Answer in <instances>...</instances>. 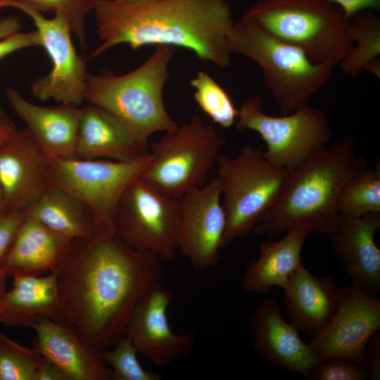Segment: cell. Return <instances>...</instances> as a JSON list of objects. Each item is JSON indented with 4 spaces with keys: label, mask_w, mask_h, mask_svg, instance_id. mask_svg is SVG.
Wrapping results in <instances>:
<instances>
[{
    "label": "cell",
    "mask_w": 380,
    "mask_h": 380,
    "mask_svg": "<svg viewBox=\"0 0 380 380\" xmlns=\"http://www.w3.org/2000/svg\"><path fill=\"white\" fill-rule=\"evenodd\" d=\"M243 19L336 66L353 46L350 15L330 0H259Z\"/></svg>",
    "instance_id": "obj_6"
},
{
    "label": "cell",
    "mask_w": 380,
    "mask_h": 380,
    "mask_svg": "<svg viewBox=\"0 0 380 380\" xmlns=\"http://www.w3.org/2000/svg\"><path fill=\"white\" fill-rule=\"evenodd\" d=\"M25 4L40 13L49 11L62 15L67 20L72 33L84 49L85 18L94 11L101 0H13Z\"/></svg>",
    "instance_id": "obj_32"
},
{
    "label": "cell",
    "mask_w": 380,
    "mask_h": 380,
    "mask_svg": "<svg viewBox=\"0 0 380 380\" xmlns=\"http://www.w3.org/2000/svg\"><path fill=\"white\" fill-rule=\"evenodd\" d=\"M6 214V202L3 188L0 183V217Z\"/></svg>",
    "instance_id": "obj_43"
},
{
    "label": "cell",
    "mask_w": 380,
    "mask_h": 380,
    "mask_svg": "<svg viewBox=\"0 0 380 380\" xmlns=\"http://www.w3.org/2000/svg\"><path fill=\"white\" fill-rule=\"evenodd\" d=\"M115 4L129 7V8H139L142 6L151 4L158 0H113Z\"/></svg>",
    "instance_id": "obj_40"
},
{
    "label": "cell",
    "mask_w": 380,
    "mask_h": 380,
    "mask_svg": "<svg viewBox=\"0 0 380 380\" xmlns=\"http://www.w3.org/2000/svg\"><path fill=\"white\" fill-rule=\"evenodd\" d=\"M8 6V0H0V9Z\"/></svg>",
    "instance_id": "obj_45"
},
{
    "label": "cell",
    "mask_w": 380,
    "mask_h": 380,
    "mask_svg": "<svg viewBox=\"0 0 380 380\" xmlns=\"http://www.w3.org/2000/svg\"><path fill=\"white\" fill-rule=\"evenodd\" d=\"M367 167L351 137L316 151L288 172L278 201L253 232L274 237L297 228L329 236L338 217L336 204L340 189L352 175Z\"/></svg>",
    "instance_id": "obj_3"
},
{
    "label": "cell",
    "mask_w": 380,
    "mask_h": 380,
    "mask_svg": "<svg viewBox=\"0 0 380 380\" xmlns=\"http://www.w3.org/2000/svg\"><path fill=\"white\" fill-rule=\"evenodd\" d=\"M179 202L177 251L198 272L214 267L219 260L227 227L218 178L215 176L203 185L189 190L179 198Z\"/></svg>",
    "instance_id": "obj_13"
},
{
    "label": "cell",
    "mask_w": 380,
    "mask_h": 380,
    "mask_svg": "<svg viewBox=\"0 0 380 380\" xmlns=\"http://www.w3.org/2000/svg\"><path fill=\"white\" fill-rule=\"evenodd\" d=\"M112 349L101 350V355L110 368L112 380H160V374L144 369L138 360L137 348L125 334Z\"/></svg>",
    "instance_id": "obj_31"
},
{
    "label": "cell",
    "mask_w": 380,
    "mask_h": 380,
    "mask_svg": "<svg viewBox=\"0 0 380 380\" xmlns=\"http://www.w3.org/2000/svg\"><path fill=\"white\" fill-rule=\"evenodd\" d=\"M379 227L380 213L359 217L338 214L329 235L346 277L373 297L380 293V250L374 241Z\"/></svg>",
    "instance_id": "obj_17"
},
{
    "label": "cell",
    "mask_w": 380,
    "mask_h": 380,
    "mask_svg": "<svg viewBox=\"0 0 380 380\" xmlns=\"http://www.w3.org/2000/svg\"><path fill=\"white\" fill-rule=\"evenodd\" d=\"M42 355L0 333V380H34Z\"/></svg>",
    "instance_id": "obj_30"
},
{
    "label": "cell",
    "mask_w": 380,
    "mask_h": 380,
    "mask_svg": "<svg viewBox=\"0 0 380 380\" xmlns=\"http://www.w3.org/2000/svg\"><path fill=\"white\" fill-rule=\"evenodd\" d=\"M48 157L28 130L15 129L0 144V183L6 213L25 211L47 189Z\"/></svg>",
    "instance_id": "obj_16"
},
{
    "label": "cell",
    "mask_w": 380,
    "mask_h": 380,
    "mask_svg": "<svg viewBox=\"0 0 380 380\" xmlns=\"http://www.w3.org/2000/svg\"><path fill=\"white\" fill-rule=\"evenodd\" d=\"M20 20L15 16H8L0 20V39L19 32Z\"/></svg>",
    "instance_id": "obj_39"
},
{
    "label": "cell",
    "mask_w": 380,
    "mask_h": 380,
    "mask_svg": "<svg viewBox=\"0 0 380 380\" xmlns=\"http://www.w3.org/2000/svg\"><path fill=\"white\" fill-rule=\"evenodd\" d=\"M6 95L13 110L47 157L75 158L80 112L78 106L61 103L55 106H39L13 89H8Z\"/></svg>",
    "instance_id": "obj_21"
},
{
    "label": "cell",
    "mask_w": 380,
    "mask_h": 380,
    "mask_svg": "<svg viewBox=\"0 0 380 380\" xmlns=\"http://www.w3.org/2000/svg\"><path fill=\"white\" fill-rule=\"evenodd\" d=\"M367 361L369 370V378L372 380L380 379V333L374 334L367 346Z\"/></svg>",
    "instance_id": "obj_36"
},
{
    "label": "cell",
    "mask_w": 380,
    "mask_h": 380,
    "mask_svg": "<svg viewBox=\"0 0 380 380\" xmlns=\"http://www.w3.org/2000/svg\"><path fill=\"white\" fill-rule=\"evenodd\" d=\"M373 10H362L350 15L353 46L338 64L346 75L355 77L367 65L379 59L380 18Z\"/></svg>",
    "instance_id": "obj_27"
},
{
    "label": "cell",
    "mask_w": 380,
    "mask_h": 380,
    "mask_svg": "<svg viewBox=\"0 0 380 380\" xmlns=\"http://www.w3.org/2000/svg\"><path fill=\"white\" fill-rule=\"evenodd\" d=\"M7 274L0 269V300L6 292V279Z\"/></svg>",
    "instance_id": "obj_42"
},
{
    "label": "cell",
    "mask_w": 380,
    "mask_h": 380,
    "mask_svg": "<svg viewBox=\"0 0 380 380\" xmlns=\"http://www.w3.org/2000/svg\"><path fill=\"white\" fill-rule=\"evenodd\" d=\"M253 349L264 359L286 371L305 378L318 362L309 343L281 315L280 305L265 298L253 311L250 319Z\"/></svg>",
    "instance_id": "obj_18"
},
{
    "label": "cell",
    "mask_w": 380,
    "mask_h": 380,
    "mask_svg": "<svg viewBox=\"0 0 380 380\" xmlns=\"http://www.w3.org/2000/svg\"><path fill=\"white\" fill-rule=\"evenodd\" d=\"M231 53L245 56L261 68L263 83L285 115L307 105L327 83L334 66L312 61L299 48L243 18L227 36Z\"/></svg>",
    "instance_id": "obj_5"
},
{
    "label": "cell",
    "mask_w": 380,
    "mask_h": 380,
    "mask_svg": "<svg viewBox=\"0 0 380 380\" xmlns=\"http://www.w3.org/2000/svg\"><path fill=\"white\" fill-rule=\"evenodd\" d=\"M15 129V125L0 123V144L9 138Z\"/></svg>",
    "instance_id": "obj_41"
},
{
    "label": "cell",
    "mask_w": 380,
    "mask_h": 380,
    "mask_svg": "<svg viewBox=\"0 0 380 380\" xmlns=\"http://www.w3.org/2000/svg\"><path fill=\"white\" fill-rule=\"evenodd\" d=\"M341 6L348 15L362 10L376 11L380 8V0H330Z\"/></svg>",
    "instance_id": "obj_38"
},
{
    "label": "cell",
    "mask_w": 380,
    "mask_h": 380,
    "mask_svg": "<svg viewBox=\"0 0 380 380\" xmlns=\"http://www.w3.org/2000/svg\"><path fill=\"white\" fill-rule=\"evenodd\" d=\"M24 213L70 240L102 233L85 205L61 189L48 187Z\"/></svg>",
    "instance_id": "obj_26"
},
{
    "label": "cell",
    "mask_w": 380,
    "mask_h": 380,
    "mask_svg": "<svg viewBox=\"0 0 380 380\" xmlns=\"http://www.w3.org/2000/svg\"><path fill=\"white\" fill-rule=\"evenodd\" d=\"M338 214L359 217L380 213V166L365 169L352 175L342 186L336 204Z\"/></svg>",
    "instance_id": "obj_28"
},
{
    "label": "cell",
    "mask_w": 380,
    "mask_h": 380,
    "mask_svg": "<svg viewBox=\"0 0 380 380\" xmlns=\"http://www.w3.org/2000/svg\"><path fill=\"white\" fill-rule=\"evenodd\" d=\"M175 50L170 46H157L144 63L126 74L105 72L86 77L84 100L117 118L144 153L151 136L178 127L163 99Z\"/></svg>",
    "instance_id": "obj_4"
},
{
    "label": "cell",
    "mask_w": 380,
    "mask_h": 380,
    "mask_svg": "<svg viewBox=\"0 0 380 380\" xmlns=\"http://www.w3.org/2000/svg\"><path fill=\"white\" fill-rule=\"evenodd\" d=\"M162 261L98 233L75 239L53 272L63 320L89 346L103 350L125 334L137 304L163 274Z\"/></svg>",
    "instance_id": "obj_1"
},
{
    "label": "cell",
    "mask_w": 380,
    "mask_h": 380,
    "mask_svg": "<svg viewBox=\"0 0 380 380\" xmlns=\"http://www.w3.org/2000/svg\"><path fill=\"white\" fill-rule=\"evenodd\" d=\"M281 239L262 242L257 259L246 267L242 288L245 293H263L274 286L284 289L303 265L301 251L308 232L290 229Z\"/></svg>",
    "instance_id": "obj_25"
},
{
    "label": "cell",
    "mask_w": 380,
    "mask_h": 380,
    "mask_svg": "<svg viewBox=\"0 0 380 380\" xmlns=\"http://www.w3.org/2000/svg\"><path fill=\"white\" fill-rule=\"evenodd\" d=\"M41 45V38L37 30L15 32L0 39V60L18 50Z\"/></svg>",
    "instance_id": "obj_34"
},
{
    "label": "cell",
    "mask_w": 380,
    "mask_h": 380,
    "mask_svg": "<svg viewBox=\"0 0 380 380\" xmlns=\"http://www.w3.org/2000/svg\"><path fill=\"white\" fill-rule=\"evenodd\" d=\"M379 329L380 299L351 284L341 288L332 319L309 344L318 360L343 357L367 365V343Z\"/></svg>",
    "instance_id": "obj_14"
},
{
    "label": "cell",
    "mask_w": 380,
    "mask_h": 380,
    "mask_svg": "<svg viewBox=\"0 0 380 380\" xmlns=\"http://www.w3.org/2000/svg\"><path fill=\"white\" fill-rule=\"evenodd\" d=\"M0 123L15 125L0 106Z\"/></svg>",
    "instance_id": "obj_44"
},
{
    "label": "cell",
    "mask_w": 380,
    "mask_h": 380,
    "mask_svg": "<svg viewBox=\"0 0 380 380\" xmlns=\"http://www.w3.org/2000/svg\"><path fill=\"white\" fill-rule=\"evenodd\" d=\"M216 164L227 218L223 248L248 236L274 207L288 172L273 165L262 149L251 146L234 157L220 154Z\"/></svg>",
    "instance_id": "obj_7"
},
{
    "label": "cell",
    "mask_w": 380,
    "mask_h": 380,
    "mask_svg": "<svg viewBox=\"0 0 380 380\" xmlns=\"http://www.w3.org/2000/svg\"><path fill=\"white\" fill-rule=\"evenodd\" d=\"M367 365L343 357L319 360L306 379L310 380H365L369 378Z\"/></svg>",
    "instance_id": "obj_33"
},
{
    "label": "cell",
    "mask_w": 380,
    "mask_h": 380,
    "mask_svg": "<svg viewBox=\"0 0 380 380\" xmlns=\"http://www.w3.org/2000/svg\"><path fill=\"white\" fill-rule=\"evenodd\" d=\"M173 299L172 291L156 284L134 308L125 331L138 353L159 367L188 355L196 341L192 331L172 330L167 312Z\"/></svg>",
    "instance_id": "obj_15"
},
{
    "label": "cell",
    "mask_w": 380,
    "mask_h": 380,
    "mask_svg": "<svg viewBox=\"0 0 380 380\" xmlns=\"http://www.w3.org/2000/svg\"><path fill=\"white\" fill-rule=\"evenodd\" d=\"M144 153L113 115L90 103L80 108L76 158L127 161Z\"/></svg>",
    "instance_id": "obj_23"
},
{
    "label": "cell",
    "mask_w": 380,
    "mask_h": 380,
    "mask_svg": "<svg viewBox=\"0 0 380 380\" xmlns=\"http://www.w3.org/2000/svg\"><path fill=\"white\" fill-rule=\"evenodd\" d=\"M24 216V211H21L6 213L0 217V262L12 243Z\"/></svg>",
    "instance_id": "obj_35"
},
{
    "label": "cell",
    "mask_w": 380,
    "mask_h": 380,
    "mask_svg": "<svg viewBox=\"0 0 380 380\" xmlns=\"http://www.w3.org/2000/svg\"><path fill=\"white\" fill-rule=\"evenodd\" d=\"M33 348L58 366L67 380H112L101 352L87 345L65 320L39 317L32 327Z\"/></svg>",
    "instance_id": "obj_19"
},
{
    "label": "cell",
    "mask_w": 380,
    "mask_h": 380,
    "mask_svg": "<svg viewBox=\"0 0 380 380\" xmlns=\"http://www.w3.org/2000/svg\"><path fill=\"white\" fill-rule=\"evenodd\" d=\"M179 220V199L138 177L120 198L114 236L132 250L169 262L177 252Z\"/></svg>",
    "instance_id": "obj_11"
},
{
    "label": "cell",
    "mask_w": 380,
    "mask_h": 380,
    "mask_svg": "<svg viewBox=\"0 0 380 380\" xmlns=\"http://www.w3.org/2000/svg\"><path fill=\"white\" fill-rule=\"evenodd\" d=\"M8 6L22 11L32 19L41 38V46L51 61V71L32 84L33 95L41 101L53 99L80 105L84 101L87 72L83 59L74 47L72 33L65 18L55 14L52 18H46L32 7L13 0H8Z\"/></svg>",
    "instance_id": "obj_12"
},
{
    "label": "cell",
    "mask_w": 380,
    "mask_h": 380,
    "mask_svg": "<svg viewBox=\"0 0 380 380\" xmlns=\"http://www.w3.org/2000/svg\"><path fill=\"white\" fill-rule=\"evenodd\" d=\"M71 241L25 213L0 269L8 276L51 272L63 260Z\"/></svg>",
    "instance_id": "obj_22"
},
{
    "label": "cell",
    "mask_w": 380,
    "mask_h": 380,
    "mask_svg": "<svg viewBox=\"0 0 380 380\" xmlns=\"http://www.w3.org/2000/svg\"><path fill=\"white\" fill-rule=\"evenodd\" d=\"M13 286L0 300V322L8 327H32L41 317L63 320L57 283L47 276L15 274Z\"/></svg>",
    "instance_id": "obj_24"
},
{
    "label": "cell",
    "mask_w": 380,
    "mask_h": 380,
    "mask_svg": "<svg viewBox=\"0 0 380 380\" xmlns=\"http://www.w3.org/2000/svg\"><path fill=\"white\" fill-rule=\"evenodd\" d=\"M195 101L215 123L224 128L234 125L239 115L231 97L208 72L200 71L191 79Z\"/></svg>",
    "instance_id": "obj_29"
},
{
    "label": "cell",
    "mask_w": 380,
    "mask_h": 380,
    "mask_svg": "<svg viewBox=\"0 0 380 380\" xmlns=\"http://www.w3.org/2000/svg\"><path fill=\"white\" fill-rule=\"evenodd\" d=\"M226 143L213 125L194 115L152 144L151 160L139 177L179 199L208 180Z\"/></svg>",
    "instance_id": "obj_8"
},
{
    "label": "cell",
    "mask_w": 380,
    "mask_h": 380,
    "mask_svg": "<svg viewBox=\"0 0 380 380\" xmlns=\"http://www.w3.org/2000/svg\"><path fill=\"white\" fill-rule=\"evenodd\" d=\"M235 129L258 133L267 145L264 151L267 158L287 172L325 148L332 136L327 116L322 110L305 105L291 114L274 116L263 110L258 96L244 101L239 109Z\"/></svg>",
    "instance_id": "obj_10"
},
{
    "label": "cell",
    "mask_w": 380,
    "mask_h": 380,
    "mask_svg": "<svg viewBox=\"0 0 380 380\" xmlns=\"http://www.w3.org/2000/svg\"><path fill=\"white\" fill-rule=\"evenodd\" d=\"M34 380H67L61 369L49 360L42 356Z\"/></svg>",
    "instance_id": "obj_37"
},
{
    "label": "cell",
    "mask_w": 380,
    "mask_h": 380,
    "mask_svg": "<svg viewBox=\"0 0 380 380\" xmlns=\"http://www.w3.org/2000/svg\"><path fill=\"white\" fill-rule=\"evenodd\" d=\"M283 290L289 322L299 332L312 338L332 319L338 305L341 288L333 274L317 277L303 265Z\"/></svg>",
    "instance_id": "obj_20"
},
{
    "label": "cell",
    "mask_w": 380,
    "mask_h": 380,
    "mask_svg": "<svg viewBox=\"0 0 380 380\" xmlns=\"http://www.w3.org/2000/svg\"><path fill=\"white\" fill-rule=\"evenodd\" d=\"M100 44L93 59L119 44L188 49L201 60L227 68L231 63L227 36L235 21L227 0H158L129 8L101 0L94 10Z\"/></svg>",
    "instance_id": "obj_2"
},
{
    "label": "cell",
    "mask_w": 380,
    "mask_h": 380,
    "mask_svg": "<svg viewBox=\"0 0 380 380\" xmlns=\"http://www.w3.org/2000/svg\"><path fill=\"white\" fill-rule=\"evenodd\" d=\"M151 158L150 152L127 161L48 157L47 188L61 189L77 197L89 210L101 232L114 236L120 198Z\"/></svg>",
    "instance_id": "obj_9"
}]
</instances>
